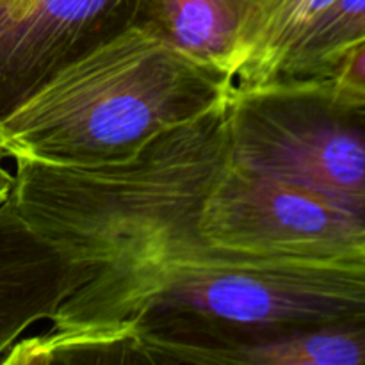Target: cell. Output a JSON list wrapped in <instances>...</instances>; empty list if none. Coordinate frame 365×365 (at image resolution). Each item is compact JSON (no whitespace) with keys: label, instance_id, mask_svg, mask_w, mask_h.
<instances>
[{"label":"cell","instance_id":"6da1fadb","mask_svg":"<svg viewBox=\"0 0 365 365\" xmlns=\"http://www.w3.org/2000/svg\"><path fill=\"white\" fill-rule=\"evenodd\" d=\"M228 102L160 132L120 163L13 160L11 200L64 257L73 284L45 330L14 342L0 364H118L121 321L143 285L216 252L198 223L230 164Z\"/></svg>","mask_w":365,"mask_h":365},{"label":"cell","instance_id":"7a4b0ae2","mask_svg":"<svg viewBox=\"0 0 365 365\" xmlns=\"http://www.w3.org/2000/svg\"><path fill=\"white\" fill-rule=\"evenodd\" d=\"M232 89L227 75L135 24L57 71L7 114L0 152L50 166L120 163L227 100Z\"/></svg>","mask_w":365,"mask_h":365},{"label":"cell","instance_id":"3957f363","mask_svg":"<svg viewBox=\"0 0 365 365\" xmlns=\"http://www.w3.org/2000/svg\"><path fill=\"white\" fill-rule=\"evenodd\" d=\"M365 310L362 259H264L217 252L173 264L125 310L127 364H196L216 349Z\"/></svg>","mask_w":365,"mask_h":365},{"label":"cell","instance_id":"277c9868","mask_svg":"<svg viewBox=\"0 0 365 365\" xmlns=\"http://www.w3.org/2000/svg\"><path fill=\"white\" fill-rule=\"evenodd\" d=\"M230 164L287 182L365 217V106L327 78L232 89Z\"/></svg>","mask_w":365,"mask_h":365},{"label":"cell","instance_id":"5b68a950","mask_svg":"<svg viewBox=\"0 0 365 365\" xmlns=\"http://www.w3.org/2000/svg\"><path fill=\"white\" fill-rule=\"evenodd\" d=\"M207 246L264 259H362L365 217L319 195L228 164L205 200Z\"/></svg>","mask_w":365,"mask_h":365},{"label":"cell","instance_id":"8992f818","mask_svg":"<svg viewBox=\"0 0 365 365\" xmlns=\"http://www.w3.org/2000/svg\"><path fill=\"white\" fill-rule=\"evenodd\" d=\"M148 0H0V121L52 75L143 24Z\"/></svg>","mask_w":365,"mask_h":365},{"label":"cell","instance_id":"52a82bcc","mask_svg":"<svg viewBox=\"0 0 365 365\" xmlns=\"http://www.w3.org/2000/svg\"><path fill=\"white\" fill-rule=\"evenodd\" d=\"M71 284L64 257L7 196L0 203V359L32 324L56 316Z\"/></svg>","mask_w":365,"mask_h":365},{"label":"cell","instance_id":"ba28073f","mask_svg":"<svg viewBox=\"0 0 365 365\" xmlns=\"http://www.w3.org/2000/svg\"><path fill=\"white\" fill-rule=\"evenodd\" d=\"M274 0H148L143 24L185 56L232 81L248 59Z\"/></svg>","mask_w":365,"mask_h":365},{"label":"cell","instance_id":"9c48e42d","mask_svg":"<svg viewBox=\"0 0 365 365\" xmlns=\"http://www.w3.org/2000/svg\"><path fill=\"white\" fill-rule=\"evenodd\" d=\"M202 365H365V310L209 353Z\"/></svg>","mask_w":365,"mask_h":365},{"label":"cell","instance_id":"30bf717a","mask_svg":"<svg viewBox=\"0 0 365 365\" xmlns=\"http://www.w3.org/2000/svg\"><path fill=\"white\" fill-rule=\"evenodd\" d=\"M335 0H274L267 20L239 70L234 89H250L274 81L289 53Z\"/></svg>","mask_w":365,"mask_h":365},{"label":"cell","instance_id":"8fae6325","mask_svg":"<svg viewBox=\"0 0 365 365\" xmlns=\"http://www.w3.org/2000/svg\"><path fill=\"white\" fill-rule=\"evenodd\" d=\"M364 38L365 0H335L299 39L274 81L324 77L339 57Z\"/></svg>","mask_w":365,"mask_h":365},{"label":"cell","instance_id":"7c38bea8","mask_svg":"<svg viewBox=\"0 0 365 365\" xmlns=\"http://www.w3.org/2000/svg\"><path fill=\"white\" fill-rule=\"evenodd\" d=\"M335 93L348 102L365 106V38L349 46L324 77Z\"/></svg>","mask_w":365,"mask_h":365},{"label":"cell","instance_id":"4fadbf2b","mask_svg":"<svg viewBox=\"0 0 365 365\" xmlns=\"http://www.w3.org/2000/svg\"><path fill=\"white\" fill-rule=\"evenodd\" d=\"M6 157L0 152V203L11 195V189H13V171L6 166Z\"/></svg>","mask_w":365,"mask_h":365}]
</instances>
